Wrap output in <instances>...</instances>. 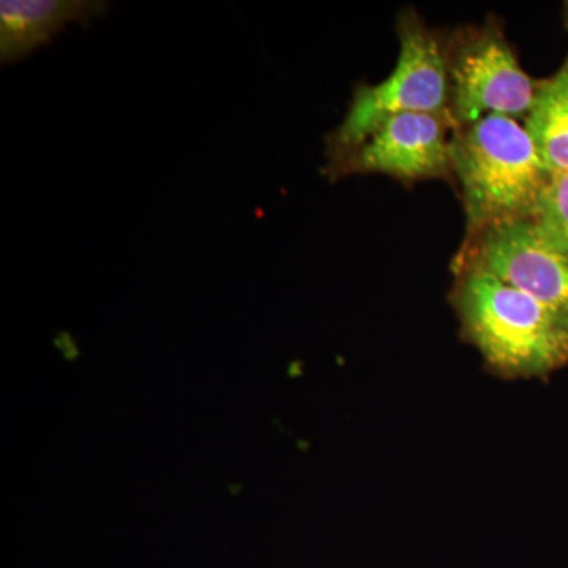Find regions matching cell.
I'll return each mask as SVG.
<instances>
[{"instance_id":"obj_4","label":"cell","mask_w":568,"mask_h":568,"mask_svg":"<svg viewBox=\"0 0 568 568\" xmlns=\"http://www.w3.org/2000/svg\"><path fill=\"white\" fill-rule=\"evenodd\" d=\"M448 114L455 126L487 115L525 119L537 85L523 71L503 31L493 22L458 33L446 50Z\"/></svg>"},{"instance_id":"obj_3","label":"cell","mask_w":568,"mask_h":568,"mask_svg":"<svg viewBox=\"0 0 568 568\" xmlns=\"http://www.w3.org/2000/svg\"><path fill=\"white\" fill-rule=\"evenodd\" d=\"M399 55L390 77L358 85L345 122L336 130L335 151L345 155L392 115L428 112L448 115L446 50L416 14L399 22Z\"/></svg>"},{"instance_id":"obj_6","label":"cell","mask_w":568,"mask_h":568,"mask_svg":"<svg viewBox=\"0 0 568 568\" xmlns=\"http://www.w3.org/2000/svg\"><path fill=\"white\" fill-rule=\"evenodd\" d=\"M448 115L405 112L381 123L364 142L345 153L339 170L381 173L403 182L447 178L452 171Z\"/></svg>"},{"instance_id":"obj_2","label":"cell","mask_w":568,"mask_h":568,"mask_svg":"<svg viewBox=\"0 0 568 568\" xmlns=\"http://www.w3.org/2000/svg\"><path fill=\"white\" fill-rule=\"evenodd\" d=\"M450 152L469 237L497 224L532 219L551 174L517 119L487 115L455 126Z\"/></svg>"},{"instance_id":"obj_5","label":"cell","mask_w":568,"mask_h":568,"mask_svg":"<svg viewBox=\"0 0 568 568\" xmlns=\"http://www.w3.org/2000/svg\"><path fill=\"white\" fill-rule=\"evenodd\" d=\"M469 239L459 264L484 268L568 324V256L549 244L532 219L497 224Z\"/></svg>"},{"instance_id":"obj_1","label":"cell","mask_w":568,"mask_h":568,"mask_svg":"<svg viewBox=\"0 0 568 568\" xmlns=\"http://www.w3.org/2000/svg\"><path fill=\"white\" fill-rule=\"evenodd\" d=\"M463 332L499 375L544 376L568 364V324L484 268L459 264L454 291Z\"/></svg>"},{"instance_id":"obj_8","label":"cell","mask_w":568,"mask_h":568,"mask_svg":"<svg viewBox=\"0 0 568 568\" xmlns=\"http://www.w3.org/2000/svg\"><path fill=\"white\" fill-rule=\"evenodd\" d=\"M525 129L549 174L568 171V62L536 89Z\"/></svg>"},{"instance_id":"obj_7","label":"cell","mask_w":568,"mask_h":568,"mask_svg":"<svg viewBox=\"0 0 568 568\" xmlns=\"http://www.w3.org/2000/svg\"><path fill=\"white\" fill-rule=\"evenodd\" d=\"M106 2L99 0H2L0 2V58L21 61L48 43L70 22L102 17Z\"/></svg>"},{"instance_id":"obj_9","label":"cell","mask_w":568,"mask_h":568,"mask_svg":"<svg viewBox=\"0 0 568 568\" xmlns=\"http://www.w3.org/2000/svg\"><path fill=\"white\" fill-rule=\"evenodd\" d=\"M532 222L549 244L568 256V171L549 175Z\"/></svg>"}]
</instances>
